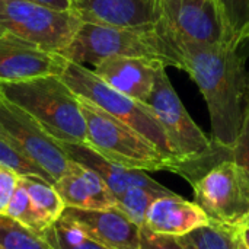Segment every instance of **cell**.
I'll return each mask as SVG.
<instances>
[{"label": "cell", "mask_w": 249, "mask_h": 249, "mask_svg": "<svg viewBox=\"0 0 249 249\" xmlns=\"http://www.w3.org/2000/svg\"><path fill=\"white\" fill-rule=\"evenodd\" d=\"M0 137L38 165L53 184L69 168L70 159L61 143L53 139L28 112L4 98L0 101Z\"/></svg>", "instance_id": "9"}, {"label": "cell", "mask_w": 249, "mask_h": 249, "mask_svg": "<svg viewBox=\"0 0 249 249\" xmlns=\"http://www.w3.org/2000/svg\"><path fill=\"white\" fill-rule=\"evenodd\" d=\"M172 194L171 190H153V188H131L117 198L115 207H118L125 216H128L140 228L144 226V219L152 203L162 196Z\"/></svg>", "instance_id": "23"}, {"label": "cell", "mask_w": 249, "mask_h": 249, "mask_svg": "<svg viewBox=\"0 0 249 249\" xmlns=\"http://www.w3.org/2000/svg\"><path fill=\"white\" fill-rule=\"evenodd\" d=\"M54 188L66 207L102 210L117 204L104 179L95 171L71 159L64 175L54 182Z\"/></svg>", "instance_id": "15"}, {"label": "cell", "mask_w": 249, "mask_h": 249, "mask_svg": "<svg viewBox=\"0 0 249 249\" xmlns=\"http://www.w3.org/2000/svg\"><path fill=\"white\" fill-rule=\"evenodd\" d=\"M228 44L241 47L249 41V0H214Z\"/></svg>", "instance_id": "19"}, {"label": "cell", "mask_w": 249, "mask_h": 249, "mask_svg": "<svg viewBox=\"0 0 249 249\" xmlns=\"http://www.w3.org/2000/svg\"><path fill=\"white\" fill-rule=\"evenodd\" d=\"M69 61L95 67L111 57H144L182 69L175 44L160 26H115L80 22L71 42L60 53Z\"/></svg>", "instance_id": "2"}, {"label": "cell", "mask_w": 249, "mask_h": 249, "mask_svg": "<svg viewBox=\"0 0 249 249\" xmlns=\"http://www.w3.org/2000/svg\"><path fill=\"white\" fill-rule=\"evenodd\" d=\"M60 77L79 98L88 99L89 102L98 105L101 109L146 137L165 156L178 162L160 123L147 104L115 90L101 80L93 70L73 61H67V66Z\"/></svg>", "instance_id": "5"}, {"label": "cell", "mask_w": 249, "mask_h": 249, "mask_svg": "<svg viewBox=\"0 0 249 249\" xmlns=\"http://www.w3.org/2000/svg\"><path fill=\"white\" fill-rule=\"evenodd\" d=\"M4 216L19 222L20 225L26 226L28 229L42 235L44 233V226L42 223L39 222V219L36 217L32 206H31V201H29V197H28V193L25 190V187L22 185L20 179L18 182V187L10 198V203L6 209V213Z\"/></svg>", "instance_id": "24"}, {"label": "cell", "mask_w": 249, "mask_h": 249, "mask_svg": "<svg viewBox=\"0 0 249 249\" xmlns=\"http://www.w3.org/2000/svg\"><path fill=\"white\" fill-rule=\"evenodd\" d=\"M238 249H249L244 242H242V239L239 238V235H238Z\"/></svg>", "instance_id": "31"}, {"label": "cell", "mask_w": 249, "mask_h": 249, "mask_svg": "<svg viewBox=\"0 0 249 249\" xmlns=\"http://www.w3.org/2000/svg\"><path fill=\"white\" fill-rule=\"evenodd\" d=\"M71 13L82 22L147 26L163 19V0H70Z\"/></svg>", "instance_id": "12"}, {"label": "cell", "mask_w": 249, "mask_h": 249, "mask_svg": "<svg viewBox=\"0 0 249 249\" xmlns=\"http://www.w3.org/2000/svg\"><path fill=\"white\" fill-rule=\"evenodd\" d=\"M0 249H53L42 235L0 214Z\"/></svg>", "instance_id": "22"}, {"label": "cell", "mask_w": 249, "mask_h": 249, "mask_svg": "<svg viewBox=\"0 0 249 249\" xmlns=\"http://www.w3.org/2000/svg\"><path fill=\"white\" fill-rule=\"evenodd\" d=\"M36 4L50 7V9H55V10H61V12H71V6H70V0H31Z\"/></svg>", "instance_id": "29"}, {"label": "cell", "mask_w": 249, "mask_h": 249, "mask_svg": "<svg viewBox=\"0 0 249 249\" xmlns=\"http://www.w3.org/2000/svg\"><path fill=\"white\" fill-rule=\"evenodd\" d=\"M67 58L12 34H0V83L61 76Z\"/></svg>", "instance_id": "11"}, {"label": "cell", "mask_w": 249, "mask_h": 249, "mask_svg": "<svg viewBox=\"0 0 249 249\" xmlns=\"http://www.w3.org/2000/svg\"><path fill=\"white\" fill-rule=\"evenodd\" d=\"M182 69L200 88L210 114L212 140L232 149L245 120V55L241 47L174 42Z\"/></svg>", "instance_id": "1"}, {"label": "cell", "mask_w": 249, "mask_h": 249, "mask_svg": "<svg viewBox=\"0 0 249 249\" xmlns=\"http://www.w3.org/2000/svg\"><path fill=\"white\" fill-rule=\"evenodd\" d=\"M140 249H185L178 236L152 232L150 229L140 228Z\"/></svg>", "instance_id": "26"}, {"label": "cell", "mask_w": 249, "mask_h": 249, "mask_svg": "<svg viewBox=\"0 0 249 249\" xmlns=\"http://www.w3.org/2000/svg\"><path fill=\"white\" fill-rule=\"evenodd\" d=\"M245 114H248L249 115V101H248V105H247V108H245Z\"/></svg>", "instance_id": "32"}, {"label": "cell", "mask_w": 249, "mask_h": 249, "mask_svg": "<svg viewBox=\"0 0 249 249\" xmlns=\"http://www.w3.org/2000/svg\"><path fill=\"white\" fill-rule=\"evenodd\" d=\"M0 101H1V93H0Z\"/></svg>", "instance_id": "33"}, {"label": "cell", "mask_w": 249, "mask_h": 249, "mask_svg": "<svg viewBox=\"0 0 249 249\" xmlns=\"http://www.w3.org/2000/svg\"><path fill=\"white\" fill-rule=\"evenodd\" d=\"M160 26L172 42L229 45L214 0H163Z\"/></svg>", "instance_id": "10"}, {"label": "cell", "mask_w": 249, "mask_h": 249, "mask_svg": "<svg viewBox=\"0 0 249 249\" xmlns=\"http://www.w3.org/2000/svg\"><path fill=\"white\" fill-rule=\"evenodd\" d=\"M19 175L12 169L0 165V214L6 213L10 198L18 187Z\"/></svg>", "instance_id": "28"}, {"label": "cell", "mask_w": 249, "mask_h": 249, "mask_svg": "<svg viewBox=\"0 0 249 249\" xmlns=\"http://www.w3.org/2000/svg\"><path fill=\"white\" fill-rule=\"evenodd\" d=\"M162 63L144 57H111L93 67V73L115 90L147 102Z\"/></svg>", "instance_id": "14"}, {"label": "cell", "mask_w": 249, "mask_h": 249, "mask_svg": "<svg viewBox=\"0 0 249 249\" xmlns=\"http://www.w3.org/2000/svg\"><path fill=\"white\" fill-rule=\"evenodd\" d=\"M61 147L64 149L69 159L82 163L83 166L95 171L107 184L112 196L117 198L124 194L125 191L137 187L143 188H153V190H166L163 185H160L158 181L152 179L144 174V171L130 169L124 168L121 165H117L95 150H92L85 143H61Z\"/></svg>", "instance_id": "16"}, {"label": "cell", "mask_w": 249, "mask_h": 249, "mask_svg": "<svg viewBox=\"0 0 249 249\" xmlns=\"http://www.w3.org/2000/svg\"><path fill=\"white\" fill-rule=\"evenodd\" d=\"M79 101L86 121V146L124 168L174 172L177 162L165 156L146 137L88 99L79 98Z\"/></svg>", "instance_id": "4"}, {"label": "cell", "mask_w": 249, "mask_h": 249, "mask_svg": "<svg viewBox=\"0 0 249 249\" xmlns=\"http://www.w3.org/2000/svg\"><path fill=\"white\" fill-rule=\"evenodd\" d=\"M19 179L28 193L31 206L36 217L42 223L44 229L47 231L53 223H55L61 217L66 209L63 200L55 191L54 184H51L50 181L41 177L25 175V177H19Z\"/></svg>", "instance_id": "18"}, {"label": "cell", "mask_w": 249, "mask_h": 249, "mask_svg": "<svg viewBox=\"0 0 249 249\" xmlns=\"http://www.w3.org/2000/svg\"><path fill=\"white\" fill-rule=\"evenodd\" d=\"M80 19L31 0H0V34H12L45 50L61 53L71 42Z\"/></svg>", "instance_id": "6"}, {"label": "cell", "mask_w": 249, "mask_h": 249, "mask_svg": "<svg viewBox=\"0 0 249 249\" xmlns=\"http://www.w3.org/2000/svg\"><path fill=\"white\" fill-rule=\"evenodd\" d=\"M191 187L212 222L235 228L249 217V175L232 158L212 166Z\"/></svg>", "instance_id": "7"}, {"label": "cell", "mask_w": 249, "mask_h": 249, "mask_svg": "<svg viewBox=\"0 0 249 249\" xmlns=\"http://www.w3.org/2000/svg\"><path fill=\"white\" fill-rule=\"evenodd\" d=\"M232 159L249 175V115L245 114L242 130L232 147Z\"/></svg>", "instance_id": "27"}, {"label": "cell", "mask_w": 249, "mask_h": 249, "mask_svg": "<svg viewBox=\"0 0 249 249\" xmlns=\"http://www.w3.org/2000/svg\"><path fill=\"white\" fill-rule=\"evenodd\" d=\"M0 165L12 169L19 177L36 175V177H41L53 184L51 178L38 165H35L32 160H29L25 155H22L16 147H13L9 142H6L1 137H0Z\"/></svg>", "instance_id": "25"}, {"label": "cell", "mask_w": 249, "mask_h": 249, "mask_svg": "<svg viewBox=\"0 0 249 249\" xmlns=\"http://www.w3.org/2000/svg\"><path fill=\"white\" fill-rule=\"evenodd\" d=\"M0 93L28 112L58 143L86 142V121L80 101L60 76L1 82Z\"/></svg>", "instance_id": "3"}, {"label": "cell", "mask_w": 249, "mask_h": 249, "mask_svg": "<svg viewBox=\"0 0 249 249\" xmlns=\"http://www.w3.org/2000/svg\"><path fill=\"white\" fill-rule=\"evenodd\" d=\"M185 249H238L236 226L210 222L184 236H178Z\"/></svg>", "instance_id": "20"}, {"label": "cell", "mask_w": 249, "mask_h": 249, "mask_svg": "<svg viewBox=\"0 0 249 249\" xmlns=\"http://www.w3.org/2000/svg\"><path fill=\"white\" fill-rule=\"evenodd\" d=\"M63 216L76 223L90 239L109 249H140V226L118 207L83 210L66 207Z\"/></svg>", "instance_id": "13"}, {"label": "cell", "mask_w": 249, "mask_h": 249, "mask_svg": "<svg viewBox=\"0 0 249 249\" xmlns=\"http://www.w3.org/2000/svg\"><path fill=\"white\" fill-rule=\"evenodd\" d=\"M212 220L194 201H188L175 193L158 197L149 207L144 228L156 233L184 236Z\"/></svg>", "instance_id": "17"}, {"label": "cell", "mask_w": 249, "mask_h": 249, "mask_svg": "<svg viewBox=\"0 0 249 249\" xmlns=\"http://www.w3.org/2000/svg\"><path fill=\"white\" fill-rule=\"evenodd\" d=\"M42 238L53 249H109L90 239L76 223L63 214L42 233Z\"/></svg>", "instance_id": "21"}, {"label": "cell", "mask_w": 249, "mask_h": 249, "mask_svg": "<svg viewBox=\"0 0 249 249\" xmlns=\"http://www.w3.org/2000/svg\"><path fill=\"white\" fill-rule=\"evenodd\" d=\"M165 69L159 70L146 104L160 123L178 160L177 165L201 159L214 150L216 143L193 121Z\"/></svg>", "instance_id": "8"}, {"label": "cell", "mask_w": 249, "mask_h": 249, "mask_svg": "<svg viewBox=\"0 0 249 249\" xmlns=\"http://www.w3.org/2000/svg\"><path fill=\"white\" fill-rule=\"evenodd\" d=\"M236 231H238V235L242 239V242L249 248V217L244 223L236 226Z\"/></svg>", "instance_id": "30"}]
</instances>
